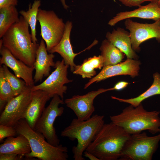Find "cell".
<instances>
[{"label":"cell","mask_w":160,"mask_h":160,"mask_svg":"<svg viewBox=\"0 0 160 160\" xmlns=\"http://www.w3.org/2000/svg\"><path fill=\"white\" fill-rule=\"evenodd\" d=\"M64 103L59 96L55 95L49 105L45 108L34 129L41 134L49 143L54 146L60 145V142L54 126V122L57 117L63 114L64 108L59 105Z\"/></svg>","instance_id":"obj_7"},{"label":"cell","mask_w":160,"mask_h":160,"mask_svg":"<svg viewBox=\"0 0 160 160\" xmlns=\"http://www.w3.org/2000/svg\"><path fill=\"white\" fill-rule=\"evenodd\" d=\"M131 18L151 19L155 21L160 20V7L158 2H151L133 10L118 13L109 21L108 24L113 26L119 21Z\"/></svg>","instance_id":"obj_16"},{"label":"cell","mask_w":160,"mask_h":160,"mask_svg":"<svg viewBox=\"0 0 160 160\" xmlns=\"http://www.w3.org/2000/svg\"><path fill=\"white\" fill-rule=\"evenodd\" d=\"M108 91V89L100 88L82 95H74L64 101L66 106L74 112L79 120L83 121L90 118L95 111L93 102L99 95Z\"/></svg>","instance_id":"obj_12"},{"label":"cell","mask_w":160,"mask_h":160,"mask_svg":"<svg viewBox=\"0 0 160 160\" xmlns=\"http://www.w3.org/2000/svg\"><path fill=\"white\" fill-rule=\"evenodd\" d=\"M18 134H21L28 139L31 152L25 156L27 158H36L41 160H67L69 157L68 148L60 144L53 146L47 141L41 133L33 129L25 118L21 119L14 127Z\"/></svg>","instance_id":"obj_5"},{"label":"cell","mask_w":160,"mask_h":160,"mask_svg":"<svg viewBox=\"0 0 160 160\" xmlns=\"http://www.w3.org/2000/svg\"><path fill=\"white\" fill-rule=\"evenodd\" d=\"M84 156L90 160H100L97 157L93 154L87 151H85L84 153Z\"/></svg>","instance_id":"obj_33"},{"label":"cell","mask_w":160,"mask_h":160,"mask_svg":"<svg viewBox=\"0 0 160 160\" xmlns=\"http://www.w3.org/2000/svg\"><path fill=\"white\" fill-rule=\"evenodd\" d=\"M140 64V61L137 60L127 59L124 62L115 65L104 66L97 74L85 84L84 88L87 89L94 83L115 76L129 75L134 78L138 75Z\"/></svg>","instance_id":"obj_13"},{"label":"cell","mask_w":160,"mask_h":160,"mask_svg":"<svg viewBox=\"0 0 160 160\" xmlns=\"http://www.w3.org/2000/svg\"><path fill=\"white\" fill-rule=\"evenodd\" d=\"M104 116L93 115L89 119L81 121L73 119L69 125L61 133V136L70 140L77 141V145L72 148L74 160H84L83 155L105 124Z\"/></svg>","instance_id":"obj_4"},{"label":"cell","mask_w":160,"mask_h":160,"mask_svg":"<svg viewBox=\"0 0 160 160\" xmlns=\"http://www.w3.org/2000/svg\"><path fill=\"white\" fill-rule=\"evenodd\" d=\"M31 88L28 86L21 93L7 102L0 116V124L14 127L25 118L31 99Z\"/></svg>","instance_id":"obj_10"},{"label":"cell","mask_w":160,"mask_h":160,"mask_svg":"<svg viewBox=\"0 0 160 160\" xmlns=\"http://www.w3.org/2000/svg\"><path fill=\"white\" fill-rule=\"evenodd\" d=\"M159 4V7H160V3Z\"/></svg>","instance_id":"obj_36"},{"label":"cell","mask_w":160,"mask_h":160,"mask_svg":"<svg viewBox=\"0 0 160 160\" xmlns=\"http://www.w3.org/2000/svg\"><path fill=\"white\" fill-rule=\"evenodd\" d=\"M18 135L16 137L11 136L7 138L0 145V153H15L25 156L31 152L28 139L22 134Z\"/></svg>","instance_id":"obj_20"},{"label":"cell","mask_w":160,"mask_h":160,"mask_svg":"<svg viewBox=\"0 0 160 160\" xmlns=\"http://www.w3.org/2000/svg\"><path fill=\"white\" fill-rule=\"evenodd\" d=\"M160 111H148L141 103L137 107L130 105L117 115L110 118L114 124L130 135L148 130L152 134L160 132Z\"/></svg>","instance_id":"obj_3"},{"label":"cell","mask_w":160,"mask_h":160,"mask_svg":"<svg viewBox=\"0 0 160 160\" xmlns=\"http://www.w3.org/2000/svg\"><path fill=\"white\" fill-rule=\"evenodd\" d=\"M37 20L40 24L41 35L48 52L60 41L64 33L65 23L52 10L39 9Z\"/></svg>","instance_id":"obj_8"},{"label":"cell","mask_w":160,"mask_h":160,"mask_svg":"<svg viewBox=\"0 0 160 160\" xmlns=\"http://www.w3.org/2000/svg\"><path fill=\"white\" fill-rule=\"evenodd\" d=\"M124 24L129 31L132 48L135 51L139 52L140 44L150 39L154 38L160 42V20L152 23H143L128 18Z\"/></svg>","instance_id":"obj_11"},{"label":"cell","mask_w":160,"mask_h":160,"mask_svg":"<svg viewBox=\"0 0 160 160\" xmlns=\"http://www.w3.org/2000/svg\"><path fill=\"white\" fill-rule=\"evenodd\" d=\"M126 6L129 7H139L141 4L146 1L158 2L159 0H118Z\"/></svg>","instance_id":"obj_29"},{"label":"cell","mask_w":160,"mask_h":160,"mask_svg":"<svg viewBox=\"0 0 160 160\" xmlns=\"http://www.w3.org/2000/svg\"><path fill=\"white\" fill-rule=\"evenodd\" d=\"M131 135L112 122L105 123L87 151L100 160H119Z\"/></svg>","instance_id":"obj_1"},{"label":"cell","mask_w":160,"mask_h":160,"mask_svg":"<svg viewBox=\"0 0 160 160\" xmlns=\"http://www.w3.org/2000/svg\"><path fill=\"white\" fill-rule=\"evenodd\" d=\"M19 13L15 6L0 9V38L14 23L19 20Z\"/></svg>","instance_id":"obj_24"},{"label":"cell","mask_w":160,"mask_h":160,"mask_svg":"<svg viewBox=\"0 0 160 160\" xmlns=\"http://www.w3.org/2000/svg\"><path fill=\"white\" fill-rule=\"evenodd\" d=\"M2 67L4 76L13 90L16 96L20 94L28 86L23 80L12 73L7 66L3 65Z\"/></svg>","instance_id":"obj_26"},{"label":"cell","mask_w":160,"mask_h":160,"mask_svg":"<svg viewBox=\"0 0 160 160\" xmlns=\"http://www.w3.org/2000/svg\"><path fill=\"white\" fill-rule=\"evenodd\" d=\"M29 25L22 16L1 38L3 46L16 58L29 66H33L39 44L34 43L29 32Z\"/></svg>","instance_id":"obj_2"},{"label":"cell","mask_w":160,"mask_h":160,"mask_svg":"<svg viewBox=\"0 0 160 160\" xmlns=\"http://www.w3.org/2000/svg\"><path fill=\"white\" fill-rule=\"evenodd\" d=\"M0 53L1 55L0 65H4L11 69L15 75L23 80L27 86L32 87L34 85L33 77V72L35 69L33 66H28L17 59L3 46L0 49Z\"/></svg>","instance_id":"obj_14"},{"label":"cell","mask_w":160,"mask_h":160,"mask_svg":"<svg viewBox=\"0 0 160 160\" xmlns=\"http://www.w3.org/2000/svg\"><path fill=\"white\" fill-rule=\"evenodd\" d=\"M45 43L43 39L41 40L36 53V57L33 66L35 70L33 78L34 81H41L43 77L50 75L51 67H54L55 63L53 60L55 55L48 54Z\"/></svg>","instance_id":"obj_17"},{"label":"cell","mask_w":160,"mask_h":160,"mask_svg":"<svg viewBox=\"0 0 160 160\" xmlns=\"http://www.w3.org/2000/svg\"><path fill=\"white\" fill-rule=\"evenodd\" d=\"M17 134L14 127L0 124V142H1L3 140L8 137H15Z\"/></svg>","instance_id":"obj_28"},{"label":"cell","mask_w":160,"mask_h":160,"mask_svg":"<svg viewBox=\"0 0 160 160\" xmlns=\"http://www.w3.org/2000/svg\"><path fill=\"white\" fill-rule=\"evenodd\" d=\"M60 1L64 8L66 9H68L69 7L66 4L65 0H60Z\"/></svg>","instance_id":"obj_34"},{"label":"cell","mask_w":160,"mask_h":160,"mask_svg":"<svg viewBox=\"0 0 160 160\" xmlns=\"http://www.w3.org/2000/svg\"><path fill=\"white\" fill-rule=\"evenodd\" d=\"M160 133L148 136L144 132L131 135L121 151L120 160H151L158 148Z\"/></svg>","instance_id":"obj_6"},{"label":"cell","mask_w":160,"mask_h":160,"mask_svg":"<svg viewBox=\"0 0 160 160\" xmlns=\"http://www.w3.org/2000/svg\"><path fill=\"white\" fill-rule=\"evenodd\" d=\"M23 156L15 153H0V160H20Z\"/></svg>","instance_id":"obj_30"},{"label":"cell","mask_w":160,"mask_h":160,"mask_svg":"<svg viewBox=\"0 0 160 160\" xmlns=\"http://www.w3.org/2000/svg\"><path fill=\"white\" fill-rule=\"evenodd\" d=\"M153 80L151 87L145 91L137 97L128 99H122L111 96V98L120 102L129 104L136 107L146 99L156 95H160V74L156 72L153 75Z\"/></svg>","instance_id":"obj_22"},{"label":"cell","mask_w":160,"mask_h":160,"mask_svg":"<svg viewBox=\"0 0 160 160\" xmlns=\"http://www.w3.org/2000/svg\"><path fill=\"white\" fill-rule=\"evenodd\" d=\"M69 67L65 64L63 60L57 61L54 67L55 70L41 83L31 87L32 91L41 90L46 92L50 98L57 95L63 99L67 89L65 84L73 81L67 77Z\"/></svg>","instance_id":"obj_9"},{"label":"cell","mask_w":160,"mask_h":160,"mask_svg":"<svg viewBox=\"0 0 160 160\" xmlns=\"http://www.w3.org/2000/svg\"><path fill=\"white\" fill-rule=\"evenodd\" d=\"M100 49L104 59V66L121 63L125 57L123 52L106 39L102 41Z\"/></svg>","instance_id":"obj_23"},{"label":"cell","mask_w":160,"mask_h":160,"mask_svg":"<svg viewBox=\"0 0 160 160\" xmlns=\"http://www.w3.org/2000/svg\"><path fill=\"white\" fill-rule=\"evenodd\" d=\"M41 4L40 0H35L32 4H29L28 10H21L19 12L20 14L28 23L31 28L32 40L34 43H37V42L36 25L38 10Z\"/></svg>","instance_id":"obj_25"},{"label":"cell","mask_w":160,"mask_h":160,"mask_svg":"<svg viewBox=\"0 0 160 160\" xmlns=\"http://www.w3.org/2000/svg\"><path fill=\"white\" fill-rule=\"evenodd\" d=\"M105 36L106 39L124 54L127 59H137L138 57L132 48L129 32L118 27L111 33L107 32Z\"/></svg>","instance_id":"obj_19"},{"label":"cell","mask_w":160,"mask_h":160,"mask_svg":"<svg viewBox=\"0 0 160 160\" xmlns=\"http://www.w3.org/2000/svg\"><path fill=\"white\" fill-rule=\"evenodd\" d=\"M50 98L42 90L32 91L31 100L24 118L33 129L34 130L37 122L45 108L46 103Z\"/></svg>","instance_id":"obj_18"},{"label":"cell","mask_w":160,"mask_h":160,"mask_svg":"<svg viewBox=\"0 0 160 160\" xmlns=\"http://www.w3.org/2000/svg\"><path fill=\"white\" fill-rule=\"evenodd\" d=\"M17 4V0H0V9L11 6H16Z\"/></svg>","instance_id":"obj_31"},{"label":"cell","mask_w":160,"mask_h":160,"mask_svg":"<svg viewBox=\"0 0 160 160\" xmlns=\"http://www.w3.org/2000/svg\"><path fill=\"white\" fill-rule=\"evenodd\" d=\"M72 23L67 21L65 23V27L63 36L59 42L53 48L48 52L54 53L55 52L59 54L64 60L65 64L70 68L71 71L73 72L76 65L74 60L76 56L87 49H89L97 43L95 41L89 46L78 53L74 52L71 43L70 36L72 28Z\"/></svg>","instance_id":"obj_15"},{"label":"cell","mask_w":160,"mask_h":160,"mask_svg":"<svg viewBox=\"0 0 160 160\" xmlns=\"http://www.w3.org/2000/svg\"><path fill=\"white\" fill-rule=\"evenodd\" d=\"M16 96L11 86L5 79L2 66L0 68V101L7 103Z\"/></svg>","instance_id":"obj_27"},{"label":"cell","mask_w":160,"mask_h":160,"mask_svg":"<svg viewBox=\"0 0 160 160\" xmlns=\"http://www.w3.org/2000/svg\"><path fill=\"white\" fill-rule=\"evenodd\" d=\"M129 83L126 81H121L116 83L114 87L115 90H120L123 89L126 87L128 85Z\"/></svg>","instance_id":"obj_32"},{"label":"cell","mask_w":160,"mask_h":160,"mask_svg":"<svg viewBox=\"0 0 160 160\" xmlns=\"http://www.w3.org/2000/svg\"><path fill=\"white\" fill-rule=\"evenodd\" d=\"M104 59L101 55L85 59L80 65H76L73 74L81 76L83 78H91L96 75L95 69L104 66Z\"/></svg>","instance_id":"obj_21"},{"label":"cell","mask_w":160,"mask_h":160,"mask_svg":"<svg viewBox=\"0 0 160 160\" xmlns=\"http://www.w3.org/2000/svg\"><path fill=\"white\" fill-rule=\"evenodd\" d=\"M160 3V0H159L158 4H159Z\"/></svg>","instance_id":"obj_35"}]
</instances>
